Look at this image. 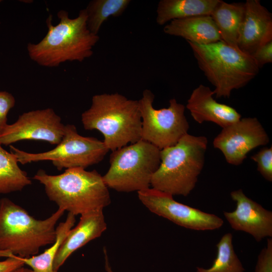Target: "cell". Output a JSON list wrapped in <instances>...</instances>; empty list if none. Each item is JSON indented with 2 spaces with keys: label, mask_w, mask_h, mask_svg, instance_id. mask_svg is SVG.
Listing matches in <instances>:
<instances>
[{
  "label": "cell",
  "mask_w": 272,
  "mask_h": 272,
  "mask_svg": "<svg viewBox=\"0 0 272 272\" xmlns=\"http://www.w3.org/2000/svg\"><path fill=\"white\" fill-rule=\"evenodd\" d=\"M254 272H272V239L268 238L265 247L259 253Z\"/></svg>",
  "instance_id": "obj_25"
},
{
  "label": "cell",
  "mask_w": 272,
  "mask_h": 272,
  "mask_svg": "<svg viewBox=\"0 0 272 272\" xmlns=\"http://www.w3.org/2000/svg\"><path fill=\"white\" fill-rule=\"evenodd\" d=\"M238 47L252 55L260 46L272 41V14L259 0H247Z\"/></svg>",
  "instance_id": "obj_14"
},
{
  "label": "cell",
  "mask_w": 272,
  "mask_h": 272,
  "mask_svg": "<svg viewBox=\"0 0 272 272\" xmlns=\"http://www.w3.org/2000/svg\"><path fill=\"white\" fill-rule=\"evenodd\" d=\"M199 69L215 87L216 98H229L258 74L252 56L221 40L207 45L187 42Z\"/></svg>",
  "instance_id": "obj_5"
},
{
  "label": "cell",
  "mask_w": 272,
  "mask_h": 272,
  "mask_svg": "<svg viewBox=\"0 0 272 272\" xmlns=\"http://www.w3.org/2000/svg\"><path fill=\"white\" fill-rule=\"evenodd\" d=\"M236 207L224 215L232 228L250 234L257 242L272 237V212L248 197L242 189L230 193Z\"/></svg>",
  "instance_id": "obj_13"
},
{
  "label": "cell",
  "mask_w": 272,
  "mask_h": 272,
  "mask_svg": "<svg viewBox=\"0 0 272 272\" xmlns=\"http://www.w3.org/2000/svg\"><path fill=\"white\" fill-rule=\"evenodd\" d=\"M251 159L257 164V171L267 181H272V148L264 147L252 155Z\"/></svg>",
  "instance_id": "obj_24"
},
{
  "label": "cell",
  "mask_w": 272,
  "mask_h": 272,
  "mask_svg": "<svg viewBox=\"0 0 272 272\" xmlns=\"http://www.w3.org/2000/svg\"><path fill=\"white\" fill-rule=\"evenodd\" d=\"M130 0H94L85 9L87 14V27L98 35L102 24L110 17L121 15L128 6Z\"/></svg>",
  "instance_id": "obj_22"
},
{
  "label": "cell",
  "mask_w": 272,
  "mask_h": 272,
  "mask_svg": "<svg viewBox=\"0 0 272 272\" xmlns=\"http://www.w3.org/2000/svg\"><path fill=\"white\" fill-rule=\"evenodd\" d=\"M110 167L102 176L109 188L138 192L150 188L160 164V150L142 139L112 151Z\"/></svg>",
  "instance_id": "obj_7"
},
{
  "label": "cell",
  "mask_w": 272,
  "mask_h": 272,
  "mask_svg": "<svg viewBox=\"0 0 272 272\" xmlns=\"http://www.w3.org/2000/svg\"><path fill=\"white\" fill-rule=\"evenodd\" d=\"M33 178L44 185L50 200L75 216L103 210L111 202L108 187L95 170L68 169L55 175L39 170Z\"/></svg>",
  "instance_id": "obj_4"
},
{
  "label": "cell",
  "mask_w": 272,
  "mask_h": 272,
  "mask_svg": "<svg viewBox=\"0 0 272 272\" xmlns=\"http://www.w3.org/2000/svg\"><path fill=\"white\" fill-rule=\"evenodd\" d=\"M104 258H105V268L106 271V272H113L109 261V259L108 257L106 249H104Z\"/></svg>",
  "instance_id": "obj_29"
},
{
  "label": "cell",
  "mask_w": 272,
  "mask_h": 272,
  "mask_svg": "<svg viewBox=\"0 0 272 272\" xmlns=\"http://www.w3.org/2000/svg\"><path fill=\"white\" fill-rule=\"evenodd\" d=\"M221 0H161L157 9L156 22L163 25L174 20L211 16Z\"/></svg>",
  "instance_id": "obj_18"
},
{
  "label": "cell",
  "mask_w": 272,
  "mask_h": 272,
  "mask_svg": "<svg viewBox=\"0 0 272 272\" xmlns=\"http://www.w3.org/2000/svg\"><path fill=\"white\" fill-rule=\"evenodd\" d=\"M214 95L213 91L202 84L192 91L186 107L196 122L211 121L223 128L241 118L235 108L217 102L213 97Z\"/></svg>",
  "instance_id": "obj_15"
},
{
  "label": "cell",
  "mask_w": 272,
  "mask_h": 272,
  "mask_svg": "<svg viewBox=\"0 0 272 272\" xmlns=\"http://www.w3.org/2000/svg\"><path fill=\"white\" fill-rule=\"evenodd\" d=\"M258 67L272 62V41L258 48L251 55Z\"/></svg>",
  "instance_id": "obj_27"
},
{
  "label": "cell",
  "mask_w": 272,
  "mask_h": 272,
  "mask_svg": "<svg viewBox=\"0 0 272 272\" xmlns=\"http://www.w3.org/2000/svg\"><path fill=\"white\" fill-rule=\"evenodd\" d=\"M15 104V99L12 94L7 91H0V133L8 124V114Z\"/></svg>",
  "instance_id": "obj_26"
},
{
  "label": "cell",
  "mask_w": 272,
  "mask_h": 272,
  "mask_svg": "<svg viewBox=\"0 0 272 272\" xmlns=\"http://www.w3.org/2000/svg\"><path fill=\"white\" fill-rule=\"evenodd\" d=\"M12 272H33V271L30 268H28L24 266H21Z\"/></svg>",
  "instance_id": "obj_30"
},
{
  "label": "cell",
  "mask_w": 272,
  "mask_h": 272,
  "mask_svg": "<svg viewBox=\"0 0 272 272\" xmlns=\"http://www.w3.org/2000/svg\"><path fill=\"white\" fill-rule=\"evenodd\" d=\"M142 203L151 212L183 227L195 230H213L221 228L224 221L213 214L206 213L180 203L171 194L153 188L138 192Z\"/></svg>",
  "instance_id": "obj_10"
},
{
  "label": "cell",
  "mask_w": 272,
  "mask_h": 272,
  "mask_svg": "<svg viewBox=\"0 0 272 272\" xmlns=\"http://www.w3.org/2000/svg\"><path fill=\"white\" fill-rule=\"evenodd\" d=\"M18 163L15 156L0 144V194L21 191L32 184L27 172Z\"/></svg>",
  "instance_id": "obj_21"
},
{
  "label": "cell",
  "mask_w": 272,
  "mask_h": 272,
  "mask_svg": "<svg viewBox=\"0 0 272 272\" xmlns=\"http://www.w3.org/2000/svg\"><path fill=\"white\" fill-rule=\"evenodd\" d=\"M244 13V3H228L221 1L211 15L221 40L235 48H238V41Z\"/></svg>",
  "instance_id": "obj_19"
},
{
  "label": "cell",
  "mask_w": 272,
  "mask_h": 272,
  "mask_svg": "<svg viewBox=\"0 0 272 272\" xmlns=\"http://www.w3.org/2000/svg\"><path fill=\"white\" fill-rule=\"evenodd\" d=\"M154 99L153 93L146 89L138 100L142 122L141 139L161 150L177 144L188 133L189 125L185 106L175 98L169 100L167 108L160 109L153 107Z\"/></svg>",
  "instance_id": "obj_9"
},
{
  "label": "cell",
  "mask_w": 272,
  "mask_h": 272,
  "mask_svg": "<svg viewBox=\"0 0 272 272\" xmlns=\"http://www.w3.org/2000/svg\"><path fill=\"white\" fill-rule=\"evenodd\" d=\"M233 235L225 234L216 246L217 252L209 268L197 266L196 272H244L245 268L236 254L232 243Z\"/></svg>",
  "instance_id": "obj_23"
},
{
  "label": "cell",
  "mask_w": 272,
  "mask_h": 272,
  "mask_svg": "<svg viewBox=\"0 0 272 272\" xmlns=\"http://www.w3.org/2000/svg\"><path fill=\"white\" fill-rule=\"evenodd\" d=\"M64 211L58 208L44 220H37L8 198L0 199V258L13 254L29 257L53 244L56 225Z\"/></svg>",
  "instance_id": "obj_2"
},
{
  "label": "cell",
  "mask_w": 272,
  "mask_h": 272,
  "mask_svg": "<svg viewBox=\"0 0 272 272\" xmlns=\"http://www.w3.org/2000/svg\"><path fill=\"white\" fill-rule=\"evenodd\" d=\"M11 152L18 163L51 161L58 170L62 169L83 168L98 164L109 151L103 141L93 137L79 134L73 124L65 125L60 142L52 150L39 153H30L10 145Z\"/></svg>",
  "instance_id": "obj_8"
},
{
  "label": "cell",
  "mask_w": 272,
  "mask_h": 272,
  "mask_svg": "<svg viewBox=\"0 0 272 272\" xmlns=\"http://www.w3.org/2000/svg\"><path fill=\"white\" fill-rule=\"evenodd\" d=\"M75 217L71 213L67 214L65 220L60 223L56 228L55 242L42 253L26 258L16 256L17 257L24 265L29 266L33 272H59L54 269V259L61 244L75 225Z\"/></svg>",
  "instance_id": "obj_20"
},
{
  "label": "cell",
  "mask_w": 272,
  "mask_h": 272,
  "mask_svg": "<svg viewBox=\"0 0 272 272\" xmlns=\"http://www.w3.org/2000/svg\"><path fill=\"white\" fill-rule=\"evenodd\" d=\"M81 120L85 129L101 132L103 142L112 151L142 139L138 100L117 93L94 95L90 107L82 114Z\"/></svg>",
  "instance_id": "obj_3"
},
{
  "label": "cell",
  "mask_w": 272,
  "mask_h": 272,
  "mask_svg": "<svg viewBox=\"0 0 272 272\" xmlns=\"http://www.w3.org/2000/svg\"><path fill=\"white\" fill-rule=\"evenodd\" d=\"M57 17L59 22L54 26L52 16L47 18V33L40 42L28 44L31 59L41 66L52 67L65 61L81 62L91 56L99 37L88 28L86 9L81 10L75 18H70L64 10L59 11Z\"/></svg>",
  "instance_id": "obj_1"
},
{
  "label": "cell",
  "mask_w": 272,
  "mask_h": 272,
  "mask_svg": "<svg viewBox=\"0 0 272 272\" xmlns=\"http://www.w3.org/2000/svg\"><path fill=\"white\" fill-rule=\"evenodd\" d=\"M269 141L259 120L256 117H245L223 128L215 138L213 146L221 151L227 163L237 166L250 151Z\"/></svg>",
  "instance_id": "obj_12"
},
{
  "label": "cell",
  "mask_w": 272,
  "mask_h": 272,
  "mask_svg": "<svg viewBox=\"0 0 272 272\" xmlns=\"http://www.w3.org/2000/svg\"><path fill=\"white\" fill-rule=\"evenodd\" d=\"M208 139L188 133L174 146L160 150V164L151 182L152 188L187 196L194 188L203 167Z\"/></svg>",
  "instance_id": "obj_6"
},
{
  "label": "cell",
  "mask_w": 272,
  "mask_h": 272,
  "mask_svg": "<svg viewBox=\"0 0 272 272\" xmlns=\"http://www.w3.org/2000/svg\"><path fill=\"white\" fill-rule=\"evenodd\" d=\"M65 125L50 108L25 112L17 120L8 124L0 133V144L10 145L22 140H37L58 145L64 133Z\"/></svg>",
  "instance_id": "obj_11"
},
{
  "label": "cell",
  "mask_w": 272,
  "mask_h": 272,
  "mask_svg": "<svg viewBox=\"0 0 272 272\" xmlns=\"http://www.w3.org/2000/svg\"><path fill=\"white\" fill-rule=\"evenodd\" d=\"M165 33L179 36L198 44L207 45L221 40L211 16H199L174 20L163 28Z\"/></svg>",
  "instance_id": "obj_17"
},
{
  "label": "cell",
  "mask_w": 272,
  "mask_h": 272,
  "mask_svg": "<svg viewBox=\"0 0 272 272\" xmlns=\"http://www.w3.org/2000/svg\"><path fill=\"white\" fill-rule=\"evenodd\" d=\"M24 265V263L16 255L11 254L5 260L0 261V272H12Z\"/></svg>",
  "instance_id": "obj_28"
},
{
  "label": "cell",
  "mask_w": 272,
  "mask_h": 272,
  "mask_svg": "<svg viewBox=\"0 0 272 272\" xmlns=\"http://www.w3.org/2000/svg\"><path fill=\"white\" fill-rule=\"evenodd\" d=\"M106 228L103 210L81 215L78 225L70 231L56 253L53 264L54 270L58 271L73 253L90 241L101 236Z\"/></svg>",
  "instance_id": "obj_16"
}]
</instances>
